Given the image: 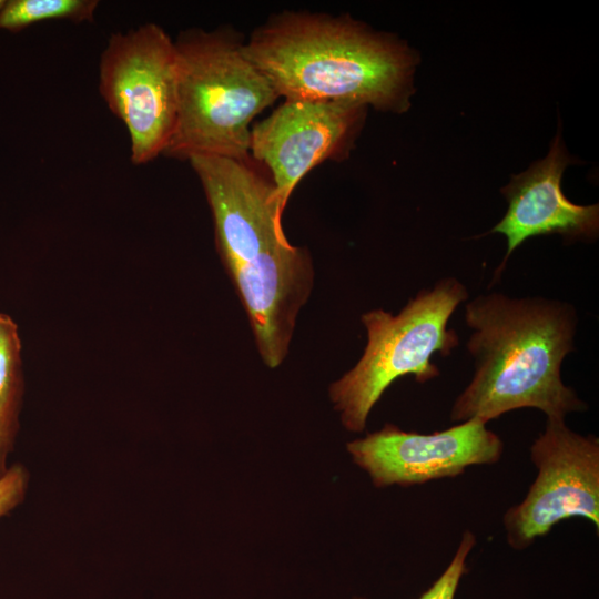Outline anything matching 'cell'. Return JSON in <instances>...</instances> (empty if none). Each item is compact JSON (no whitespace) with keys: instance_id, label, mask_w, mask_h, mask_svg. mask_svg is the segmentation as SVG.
I'll return each mask as SVG.
<instances>
[{"instance_id":"15","label":"cell","mask_w":599,"mask_h":599,"mask_svg":"<svg viewBox=\"0 0 599 599\" xmlns=\"http://www.w3.org/2000/svg\"><path fill=\"white\" fill-rule=\"evenodd\" d=\"M6 436H7V426L2 423L0 418V464L2 460L3 451H4Z\"/></svg>"},{"instance_id":"2","label":"cell","mask_w":599,"mask_h":599,"mask_svg":"<svg viewBox=\"0 0 599 599\" xmlns=\"http://www.w3.org/2000/svg\"><path fill=\"white\" fill-rule=\"evenodd\" d=\"M473 331L467 349L475 361L471 382L456 398L450 419L487 422L519 408L547 418L587 409L564 384L561 364L575 349L578 314L568 302L542 296L481 294L465 306Z\"/></svg>"},{"instance_id":"5","label":"cell","mask_w":599,"mask_h":599,"mask_svg":"<svg viewBox=\"0 0 599 599\" xmlns=\"http://www.w3.org/2000/svg\"><path fill=\"white\" fill-rule=\"evenodd\" d=\"M468 298L466 286L455 277L420 290L397 315L373 309L361 319L367 344L356 365L329 387V397L344 427L362 432L384 392L398 378L413 375L426 383L440 375L432 363L436 353L449 355L459 341L448 328L458 305Z\"/></svg>"},{"instance_id":"14","label":"cell","mask_w":599,"mask_h":599,"mask_svg":"<svg viewBox=\"0 0 599 599\" xmlns=\"http://www.w3.org/2000/svg\"><path fill=\"white\" fill-rule=\"evenodd\" d=\"M26 487L27 474L20 466H14L0 476V517L22 500Z\"/></svg>"},{"instance_id":"4","label":"cell","mask_w":599,"mask_h":599,"mask_svg":"<svg viewBox=\"0 0 599 599\" xmlns=\"http://www.w3.org/2000/svg\"><path fill=\"white\" fill-rule=\"evenodd\" d=\"M177 115L163 155L250 161L251 122L280 97L231 29H189L174 40Z\"/></svg>"},{"instance_id":"9","label":"cell","mask_w":599,"mask_h":599,"mask_svg":"<svg viewBox=\"0 0 599 599\" xmlns=\"http://www.w3.org/2000/svg\"><path fill=\"white\" fill-rule=\"evenodd\" d=\"M353 460L376 487L410 486L455 477L471 465L495 464L504 444L486 427L469 419L432 434L405 432L393 424L347 444Z\"/></svg>"},{"instance_id":"7","label":"cell","mask_w":599,"mask_h":599,"mask_svg":"<svg viewBox=\"0 0 599 599\" xmlns=\"http://www.w3.org/2000/svg\"><path fill=\"white\" fill-rule=\"evenodd\" d=\"M538 469L522 502L504 517L508 544L525 549L567 518L589 519L599 530V439L571 430L562 418H547L530 448Z\"/></svg>"},{"instance_id":"12","label":"cell","mask_w":599,"mask_h":599,"mask_svg":"<svg viewBox=\"0 0 599 599\" xmlns=\"http://www.w3.org/2000/svg\"><path fill=\"white\" fill-rule=\"evenodd\" d=\"M475 544L476 538L474 534L468 530L465 531L457 551L446 570L419 599H454L458 583L466 570L467 556Z\"/></svg>"},{"instance_id":"8","label":"cell","mask_w":599,"mask_h":599,"mask_svg":"<svg viewBox=\"0 0 599 599\" xmlns=\"http://www.w3.org/2000/svg\"><path fill=\"white\" fill-rule=\"evenodd\" d=\"M366 110L352 102L285 99L253 125L250 155L270 170L281 215L305 174L325 160L348 153Z\"/></svg>"},{"instance_id":"17","label":"cell","mask_w":599,"mask_h":599,"mask_svg":"<svg viewBox=\"0 0 599 599\" xmlns=\"http://www.w3.org/2000/svg\"><path fill=\"white\" fill-rule=\"evenodd\" d=\"M4 4H6V0H0V18H1V12H2V10L4 8ZM0 29H1V27H0Z\"/></svg>"},{"instance_id":"13","label":"cell","mask_w":599,"mask_h":599,"mask_svg":"<svg viewBox=\"0 0 599 599\" xmlns=\"http://www.w3.org/2000/svg\"><path fill=\"white\" fill-rule=\"evenodd\" d=\"M17 352L18 341L12 324L0 344V418L7 427L11 417Z\"/></svg>"},{"instance_id":"10","label":"cell","mask_w":599,"mask_h":599,"mask_svg":"<svg viewBox=\"0 0 599 599\" xmlns=\"http://www.w3.org/2000/svg\"><path fill=\"white\" fill-rule=\"evenodd\" d=\"M569 161L557 135L545 159L524 173L512 175L501 190L508 210L489 233L505 235L507 252L495 271L493 283L502 273L511 253L530 237L559 234L567 240H595L598 236V204L578 205L562 193L561 176Z\"/></svg>"},{"instance_id":"1","label":"cell","mask_w":599,"mask_h":599,"mask_svg":"<svg viewBox=\"0 0 599 599\" xmlns=\"http://www.w3.org/2000/svg\"><path fill=\"white\" fill-rule=\"evenodd\" d=\"M189 162L210 205L216 246L247 314L258 354L285 359L314 283L311 255L283 232L274 186L248 161L196 155Z\"/></svg>"},{"instance_id":"16","label":"cell","mask_w":599,"mask_h":599,"mask_svg":"<svg viewBox=\"0 0 599 599\" xmlns=\"http://www.w3.org/2000/svg\"><path fill=\"white\" fill-rule=\"evenodd\" d=\"M12 325L11 321L7 317L0 316V344L9 329V327Z\"/></svg>"},{"instance_id":"6","label":"cell","mask_w":599,"mask_h":599,"mask_svg":"<svg viewBox=\"0 0 599 599\" xmlns=\"http://www.w3.org/2000/svg\"><path fill=\"white\" fill-rule=\"evenodd\" d=\"M99 91L128 130L133 164L163 154L177 115L174 40L153 22L114 32L100 58Z\"/></svg>"},{"instance_id":"3","label":"cell","mask_w":599,"mask_h":599,"mask_svg":"<svg viewBox=\"0 0 599 599\" xmlns=\"http://www.w3.org/2000/svg\"><path fill=\"white\" fill-rule=\"evenodd\" d=\"M278 97L343 101L404 112L417 63L397 38L348 16L284 11L244 43Z\"/></svg>"},{"instance_id":"11","label":"cell","mask_w":599,"mask_h":599,"mask_svg":"<svg viewBox=\"0 0 599 599\" xmlns=\"http://www.w3.org/2000/svg\"><path fill=\"white\" fill-rule=\"evenodd\" d=\"M98 7L97 0H9L1 12L0 27L19 32L48 20L93 22Z\"/></svg>"}]
</instances>
